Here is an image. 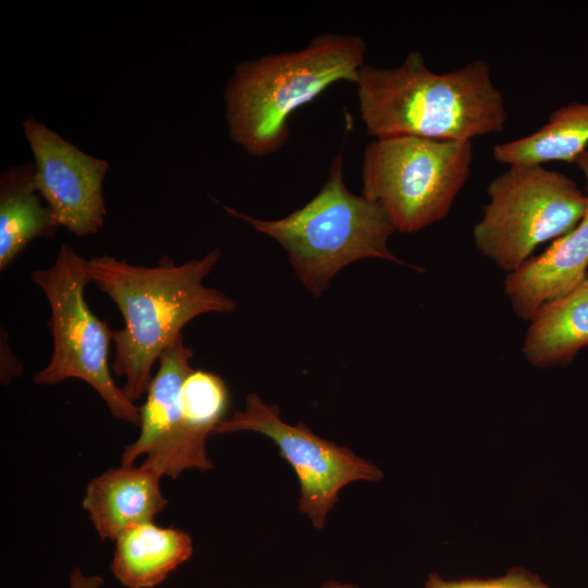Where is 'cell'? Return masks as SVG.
<instances>
[{
    "mask_svg": "<svg viewBox=\"0 0 588 588\" xmlns=\"http://www.w3.org/2000/svg\"><path fill=\"white\" fill-rule=\"evenodd\" d=\"M220 257L221 249L215 248L180 266L168 257L156 267L112 256L88 259L91 282L115 303L124 319V327L113 331L111 369L125 378L122 390L131 401L147 393L154 364L182 335L185 324L204 314L235 311L233 298L203 282Z\"/></svg>",
    "mask_w": 588,
    "mask_h": 588,
    "instance_id": "1",
    "label": "cell"
},
{
    "mask_svg": "<svg viewBox=\"0 0 588 588\" xmlns=\"http://www.w3.org/2000/svg\"><path fill=\"white\" fill-rule=\"evenodd\" d=\"M356 85L362 121L373 139L471 142L505 128V100L483 60L436 73L412 50L395 68L365 64Z\"/></svg>",
    "mask_w": 588,
    "mask_h": 588,
    "instance_id": "2",
    "label": "cell"
},
{
    "mask_svg": "<svg viewBox=\"0 0 588 588\" xmlns=\"http://www.w3.org/2000/svg\"><path fill=\"white\" fill-rule=\"evenodd\" d=\"M365 56L362 37L324 33L299 50L237 64L224 90L231 138L252 156L277 152L290 136L291 114L336 82L356 84Z\"/></svg>",
    "mask_w": 588,
    "mask_h": 588,
    "instance_id": "3",
    "label": "cell"
},
{
    "mask_svg": "<svg viewBox=\"0 0 588 588\" xmlns=\"http://www.w3.org/2000/svg\"><path fill=\"white\" fill-rule=\"evenodd\" d=\"M339 152L320 191L284 218L261 220L223 206L256 231L275 240L287 253L302 285L321 296L331 280L352 262L378 258L404 264L389 248L395 229L380 204L346 187Z\"/></svg>",
    "mask_w": 588,
    "mask_h": 588,
    "instance_id": "4",
    "label": "cell"
},
{
    "mask_svg": "<svg viewBox=\"0 0 588 588\" xmlns=\"http://www.w3.org/2000/svg\"><path fill=\"white\" fill-rule=\"evenodd\" d=\"M471 163L473 142L375 138L363 155L362 195L381 205L395 231L418 232L449 215Z\"/></svg>",
    "mask_w": 588,
    "mask_h": 588,
    "instance_id": "5",
    "label": "cell"
},
{
    "mask_svg": "<svg viewBox=\"0 0 588 588\" xmlns=\"http://www.w3.org/2000/svg\"><path fill=\"white\" fill-rule=\"evenodd\" d=\"M30 279L49 303L48 327L53 340L51 358L34 375V382L83 380L95 389L114 418L140 426V407L118 388L109 368L114 330L96 317L85 301V287L91 282L88 259L62 244L53 265L33 271Z\"/></svg>",
    "mask_w": 588,
    "mask_h": 588,
    "instance_id": "6",
    "label": "cell"
},
{
    "mask_svg": "<svg viewBox=\"0 0 588 588\" xmlns=\"http://www.w3.org/2000/svg\"><path fill=\"white\" fill-rule=\"evenodd\" d=\"M489 203L473 229L478 250L512 272L540 244L575 229L588 197L575 181L539 164L510 166L487 187Z\"/></svg>",
    "mask_w": 588,
    "mask_h": 588,
    "instance_id": "7",
    "label": "cell"
},
{
    "mask_svg": "<svg viewBox=\"0 0 588 588\" xmlns=\"http://www.w3.org/2000/svg\"><path fill=\"white\" fill-rule=\"evenodd\" d=\"M235 431H255L274 442L297 476L299 512L319 530L345 486L382 478L376 464L352 450L317 436L303 422L293 426L283 421L280 408L256 393H249L244 409L221 421L215 433Z\"/></svg>",
    "mask_w": 588,
    "mask_h": 588,
    "instance_id": "8",
    "label": "cell"
},
{
    "mask_svg": "<svg viewBox=\"0 0 588 588\" xmlns=\"http://www.w3.org/2000/svg\"><path fill=\"white\" fill-rule=\"evenodd\" d=\"M34 154L36 185L59 225L77 236L97 233L105 221L102 183L109 163L85 154L34 117L23 122Z\"/></svg>",
    "mask_w": 588,
    "mask_h": 588,
    "instance_id": "9",
    "label": "cell"
},
{
    "mask_svg": "<svg viewBox=\"0 0 588 588\" xmlns=\"http://www.w3.org/2000/svg\"><path fill=\"white\" fill-rule=\"evenodd\" d=\"M193 356V350L184 344L182 335L160 355L158 370L140 407L139 434L125 445L122 465H133L136 458L145 455L140 465L161 477L175 479L184 470L194 469L185 442L180 403L183 382L194 370L191 366Z\"/></svg>",
    "mask_w": 588,
    "mask_h": 588,
    "instance_id": "10",
    "label": "cell"
},
{
    "mask_svg": "<svg viewBox=\"0 0 588 588\" xmlns=\"http://www.w3.org/2000/svg\"><path fill=\"white\" fill-rule=\"evenodd\" d=\"M588 272V209L579 224L556 238L542 254L509 272L504 292L513 311L530 320L544 304L585 283Z\"/></svg>",
    "mask_w": 588,
    "mask_h": 588,
    "instance_id": "11",
    "label": "cell"
},
{
    "mask_svg": "<svg viewBox=\"0 0 588 588\" xmlns=\"http://www.w3.org/2000/svg\"><path fill=\"white\" fill-rule=\"evenodd\" d=\"M161 476L151 468L122 465L89 481L83 507L101 540H115L126 528L154 522L168 505Z\"/></svg>",
    "mask_w": 588,
    "mask_h": 588,
    "instance_id": "12",
    "label": "cell"
},
{
    "mask_svg": "<svg viewBox=\"0 0 588 588\" xmlns=\"http://www.w3.org/2000/svg\"><path fill=\"white\" fill-rule=\"evenodd\" d=\"M111 572L127 588H152L193 554L191 536L154 522L131 526L115 538Z\"/></svg>",
    "mask_w": 588,
    "mask_h": 588,
    "instance_id": "13",
    "label": "cell"
},
{
    "mask_svg": "<svg viewBox=\"0 0 588 588\" xmlns=\"http://www.w3.org/2000/svg\"><path fill=\"white\" fill-rule=\"evenodd\" d=\"M60 226L41 203L35 162L2 171L0 176V270H5L37 237H50Z\"/></svg>",
    "mask_w": 588,
    "mask_h": 588,
    "instance_id": "14",
    "label": "cell"
},
{
    "mask_svg": "<svg viewBox=\"0 0 588 588\" xmlns=\"http://www.w3.org/2000/svg\"><path fill=\"white\" fill-rule=\"evenodd\" d=\"M530 321L522 350L527 362L537 367L568 364L588 345V285L542 305Z\"/></svg>",
    "mask_w": 588,
    "mask_h": 588,
    "instance_id": "15",
    "label": "cell"
},
{
    "mask_svg": "<svg viewBox=\"0 0 588 588\" xmlns=\"http://www.w3.org/2000/svg\"><path fill=\"white\" fill-rule=\"evenodd\" d=\"M588 148V102L554 110L536 132L493 146V157L510 166L574 162Z\"/></svg>",
    "mask_w": 588,
    "mask_h": 588,
    "instance_id": "16",
    "label": "cell"
},
{
    "mask_svg": "<svg viewBox=\"0 0 588 588\" xmlns=\"http://www.w3.org/2000/svg\"><path fill=\"white\" fill-rule=\"evenodd\" d=\"M180 403L185 442L194 467L200 471L210 470L213 465L206 442L225 419L229 407L226 385L217 375L193 370L183 382Z\"/></svg>",
    "mask_w": 588,
    "mask_h": 588,
    "instance_id": "17",
    "label": "cell"
},
{
    "mask_svg": "<svg viewBox=\"0 0 588 588\" xmlns=\"http://www.w3.org/2000/svg\"><path fill=\"white\" fill-rule=\"evenodd\" d=\"M424 588H552L541 578L524 568H511L507 573L490 578H465L446 580L432 573L425 581Z\"/></svg>",
    "mask_w": 588,
    "mask_h": 588,
    "instance_id": "18",
    "label": "cell"
},
{
    "mask_svg": "<svg viewBox=\"0 0 588 588\" xmlns=\"http://www.w3.org/2000/svg\"><path fill=\"white\" fill-rule=\"evenodd\" d=\"M7 338H4V344L1 340V382L9 384L12 378L17 377L23 372L20 362L10 352Z\"/></svg>",
    "mask_w": 588,
    "mask_h": 588,
    "instance_id": "19",
    "label": "cell"
},
{
    "mask_svg": "<svg viewBox=\"0 0 588 588\" xmlns=\"http://www.w3.org/2000/svg\"><path fill=\"white\" fill-rule=\"evenodd\" d=\"M103 579L98 575L88 576L76 567L70 575L69 588H100Z\"/></svg>",
    "mask_w": 588,
    "mask_h": 588,
    "instance_id": "20",
    "label": "cell"
},
{
    "mask_svg": "<svg viewBox=\"0 0 588 588\" xmlns=\"http://www.w3.org/2000/svg\"><path fill=\"white\" fill-rule=\"evenodd\" d=\"M575 163L584 174L587 184V197H588V148L576 159Z\"/></svg>",
    "mask_w": 588,
    "mask_h": 588,
    "instance_id": "21",
    "label": "cell"
},
{
    "mask_svg": "<svg viewBox=\"0 0 588 588\" xmlns=\"http://www.w3.org/2000/svg\"><path fill=\"white\" fill-rule=\"evenodd\" d=\"M320 588H360V587L353 584H348V583H340V581L331 580V581H327L322 584Z\"/></svg>",
    "mask_w": 588,
    "mask_h": 588,
    "instance_id": "22",
    "label": "cell"
},
{
    "mask_svg": "<svg viewBox=\"0 0 588 588\" xmlns=\"http://www.w3.org/2000/svg\"><path fill=\"white\" fill-rule=\"evenodd\" d=\"M585 283L588 285V272H587V275H586Z\"/></svg>",
    "mask_w": 588,
    "mask_h": 588,
    "instance_id": "23",
    "label": "cell"
}]
</instances>
